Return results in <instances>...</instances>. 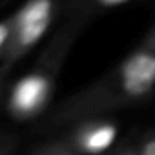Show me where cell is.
I'll return each mask as SVG.
<instances>
[{
	"label": "cell",
	"mask_w": 155,
	"mask_h": 155,
	"mask_svg": "<svg viewBox=\"0 0 155 155\" xmlns=\"http://www.w3.org/2000/svg\"><path fill=\"white\" fill-rule=\"evenodd\" d=\"M82 29L62 20L55 29L37 62L13 82L6 97V111L17 122H29L38 119L51 104L64 62L81 37Z\"/></svg>",
	"instance_id": "2"
},
{
	"label": "cell",
	"mask_w": 155,
	"mask_h": 155,
	"mask_svg": "<svg viewBox=\"0 0 155 155\" xmlns=\"http://www.w3.org/2000/svg\"><path fill=\"white\" fill-rule=\"evenodd\" d=\"M155 93V49L140 44L119 64L58 104L46 124L82 122L146 101Z\"/></svg>",
	"instance_id": "1"
},
{
	"label": "cell",
	"mask_w": 155,
	"mask_h": 155,
	"mask_svg": "<svg viewBox=\"0 0 155 155\" xmlns=\"http://www.w3.org/2000/svg\"><path fill=\"white\" fill-rule=\"evenodd\" d=\"M15 144H17L15 139L0 135V155H9V153L15 150Z\"/></svg>",
	"instance_id": "9"
},
{
	"label": "cell",
	"mask_w": 155,
	"mask_h": 155,
	"mask_svg": "<svg viewBox=\"0 0 155 155\" xmlns=\"http://www.w3.org/2000/svg\"><path fill=\"white\" fill-rule=\"evenodd\" d=\"M117 155H139V151H137V150H122V151H119Z\"/></svg>",
	"instance_id": "13"
},
{
	"label": "cell",
	"mask_w": 155,
	"mask_h": 155,
	"mask_svg": "<svg viewBox=\"0 0 155 155\" xmlns=\"http://www.w3.org/2000/svg\"><path fill=\"white\" fill-rule=\"evenodd\" d=\"M139 155H155V133H150L142 139L140 146L137 148Z\"/></svg>",
	"instance_id": "8"
},
{
	"label": "cell",
	"mask_w": 155,
	"mask_h": 155,
	"mask_svg": "<svg viewBox=\"0 0 155 155\" xmlns=\"http://www.w3.org/2000/svg\"><path fill=\"white\" fill-rule=\"evenodd\" d=\"M60 6V0H26L11 15V40L0 60V73L11 75L13 68L37 48L55 24Z\"/></svg>",
	"instance_id": "3"
},
{
	"label": "cell",
	"mask_w": 155,
	"mask_h": 155,
	"mask_svg": "<svg viewBox=\"0 0 155 155\" xmlns=\"http://www.w3.org/2000/svg\"><path fill=\"white\" fill-rule=\"evenodd\" d=\"M140 44H144V46H148V48L155 49V24H153V28L150 29V33L144 37V40H142Z\"/></svg>",
	"instance_id": "12"
},
{
	"label": "cell",
	"mask_w": 155,
	"mask_h": 155,
	"mask_svg": "<svg viewBox=\"0 0 155 155\" xmlns=\"http://www.w3.org/2000/svg\"><path fill=\"white\" fill-rule=\"evenodd\" d=\"M82 2H84V0H64V2H62V15L66 17V15L73 13Z\"/></svg>",
	"instance_id": "10"
},
{
	"label": "cell",
	"mask_w": 155,
	"mask_h": 155,
	"mask_svg": "<svg viewBox=\"0 0 155 155\" xmlns=\"http://www.w3.org/2000/svg\"><path fill=\"white\" fill-rule=\"evenodd\" d=\"M119 128L113 120L99 117L82 120L66 139V142L81 155H101L117 140Z\"/></svg>",
	"instance_id": "4"
},
{
	"label": "cell",
	"mask_w": 155,
	"mask_h": 155,
	"mask_svg": "<svg viewBox=\"0 0 155 155\" xmlns=\"http://www.w3.org/2000/svg\"><path fill=\"white\" fill-rule=\"evenodd\" d=\"M35 155H81V153H77L66 140L64 142H57V144H51L48 148H42L38 150Z\"/></svg>",
	"instance_id": "7"
},
{
	"label": "cell",
	"mask_w": 155,
	"mask_h": 155,
	"mask_svg": "<svg viewBox=\"0 0 155 155\" xmlns=\"http://www.w3.org/2000/svg\"><path fill=\"white\" fill-rule=\"evenodd\" d=\"M130 2L131 0H84L73 13L66 15L64 20L75 24L81 29H84L93 18H97V17H101V15H104L108 11L119 9V8H122V6H126Z\"/></svg>",
	"instance_id": "5"
},
{
	"label": "cell",
	"mask_w": 155,
	"mask_h": 155,
	"mask_svg": "<svg viewBox=\"0 0 155 155\" xmlns=\"http://www.w3.org/2000/svg\"><path fill=\"white\" fill-rule=\"evenodd\" d=\"M9 90V75H4V73H0V104H2L6 93Z\"/></svg>",
	"instance_id": "11"
},
{
	"label": "cell",
	"mask_w": 155,
	"mask_h": 155,
	"mask_svg": "<svg viewBox=\"0 0 155 155\" xmlns=\"http://www.w3.org/2000/svg\"><path fill=\"white\" fill-rule=\"evenodd\" d=\"M9 40H11V15L6 18H0V60L6 55Z\"/></svg>",
	"instance_id": "6"
}]
</instances>
